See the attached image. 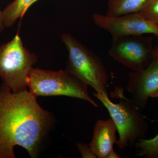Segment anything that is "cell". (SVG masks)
I'll return each mask as SVG.
<instances>
[{"label":"cell","instance_id":"cell-1","mask_svg":"<svg viewBox=\"0 0 158 158\" xmlns=\"http://www.w3.org/2000/svg\"><path fill=\"white\" fill-rule=\"evenodd\" d=\"M29 91L13 93L0 87V158H15L16 145L37 157L52 125V114L42 109Z\"/></svg>","mask_w":158,"mask_h":158},{"label":"cell","instance_id":"cell-2","mask_svg":"<svg viewBox=\"0 0 158 158\" xmlns=\"http://www.w3.org/2000/svg\"><path fill=\"white\" fill-rule=\"evenodd\" d=\"M61 39L69 53L66 69L101 95L107 94L109 76L101 59L69 34Z\"/></svg>","mask_w":158,"mask_h":158},{"label":"cell","instance_id":"cell-3","mask_svg":"<svg viewBox=\"0 0 158 158\" xmlns=\"http://www.w3.org/2000/svg\"><path fill=\"white\" fill-rule=\"evenodd\" d=\"M34 97L65 96L81 99L95 107L98 105L88 94V85L66 70L58 71L33 68L26 80Z\"/></svg>","mask_w":158,"mask_h":158},{"label":"cell","instance_id":"cell-4","mask_svg":"<svg viewBox=\"0 0 158 158\" xmlns=\"http://www.w3.org/2000/svg\"><path fill=\"white\" fill-rule=\"evenodd\" d=\"M118 90L116 98L120 99L114 103L110 100L108 95H102L94 92L93 95L107 109L111 118L116 125L119 138L116 144L121 150L128 146L132 147L138 139L144 138L147 135L148 123L141 112L129 99Z\"/></svg>","mask_w":158,"mask_h":158},{"label":"cell","instance_id":"cell-5","mask_svg":"<svg viewBox=\"0 0 158 158\" xmlns=\"http://www.w3.org/2000/svg\"><path fill=\"white\" fill-rule=\"evenodd\" d=\"M37 56L25 47L18 34L0 45V78L13 93L27 90L26 80Z\"/></svg>","mask_w":158,"mask_h":158},{"label":"cell","instance_id":"cell-6","mask_svg":"<svg viewBox=\"0 0 158 158\" xmlns=\"http://www.w3.org/2000/svg\"><path fill=\"white\" fill-rule=\"evenodd\" d=\"M108 55L116 62L132 71L147 67L152 59L153 38L143 35L112 37Z\"/></svg>","mask_w":158,"mask_h":158},{"label":"cell","instance_id":"cell-7","mask_svg":"<svg viewBox=\"0 0 158 158\" xmlns=\"http://www.w3.org/2000/svg\"><path fill=\"white\" fill-rule=\"evenodd\" d=\"M93 19L97 27L108 31L112 37L144 34L158 36V24L145 19L138 13L118 16L96 13L93 15Z\"/></svg>","mask_w":158,"mask_h":158},{"label":"cell","instance_id":"cell-8","mask_svg":"<svg viewBox=\"0 0 158 158\" xmlns=\"http://www.w3.org/2000/svg\"><path fill=\"white\" fill-rule=\"evenodd\" d=\"M127 90L130 100L141 112L146 109L151 94L158 90V46L154 48L151 62L146 68L128 74Z\"/></svg>","mask_w":158,"mask_h":158},{"label":"cell","instance_id":"cell-9","mask_svg":"<svg viewBox=\"0 0 158 158\" xmlns=\"http://www.w3.org/2000/svg\"><path fill=\"white\" fill-rule=\"evenodd\" d=\"M117 128L113 119H99L94 126L93 138L89 145L98 158H108L117 139Z\"/></svg>","mask_w":158,"mask_h":158},{"label":"cell","instance_id":"cell-10","mask_svg":"<svg viewBox=\"0 0 158 158\" xmlns=\"http://www.w3.org/2000/svg\"><path fill=\"white\" fill-rule=\"evenodd\" d=\"M147 0H109L105 15L118 16L138 13Z\"/></svg>","mask_w":158,"mask_h":158},{"label":"cell","instance_id":"cell-11","mask_svg":"<svg viewBox=\"0 0 158 158\" xmlns=\"http://www.w3.org/2000/svg\"><path fill=\"white\" fill-rule=\"evenodd\" d=\"M33 0H15L2 11L3 24L5 27H10L16 20L22 18L29 9Z\"/></svg>","mask_w":158,"mask_h":158},{"label":"cell","instance_id":"cell-12","mask_svg":"<svg viewBox=\"0 0 158 158\" xmlns=\"http://www.w3.org/2000/svg\"><path fill=\"white\" fill-rule=\"evenodd\" d=\"M158 123V120H156ZM136 156L146 158H158V134L150 139L141 138L135 144Z\"/></svg>","mask_w":158,"mask_h":158},{"label":"cell","instance_id":"cell-13","mask_svg":"<svg viewBox=\"0 0 158 158\" xmlns=\"http://www.w3.org/2000/svg\"><path fill=\"white\" fill-rule=\"evenodd\" d=\"M138 13L145 19L158 24V0H147Z\"/></svg>","mask_w":158,"mask_h":158},{"label":"cell","instance_id":"cell-14","mask_svg":"<svg viewBox=\"0 0 158 158\" xmlns=\"http://www.w3.org/2000/svg\"><path fill=\"white\" fill-rule=\"evenodd\" d=\"M78 150L81 154L83 158H97L96 155L93 152L89 145L88 144L78 143L77 144Z\"/></svg>","mask_w":158,"mask_h":158},{"label":"cell","instance_id":"cell-15","mask_svg":"<svg viewBox=\"0 0 158 158\" xmlns=\"http://www.w3.org/2000/svg\"><path fill=\"white\" fill-rule=\"evenodd\" d=\"M5 27V26L3 24L2 16V11L0 10V34H1L2 32Z\"/></svg>","mask_w":158,"mask_h":158},{"label":"cell","instance_id":"cell-16","mask_svg":"<svg viewBox=\"0 0 158 158\" xmlns=\"http://www.w3.org/2000/svg\"><path fill=\"white\" fill-rule=\"evenodd\" d=\"M121 158V157L120 156L118 155L117 154L116 152H115L114 151V150L113 151L111 152L110 153V154H109V156H108V158Z\"/></svg>","mask_w":158,"mask_h":158},{"label":"cell","instance_id":"cell-17","mask_svg":"<svg viewBox=\"0 0 158 158\" xmlns=\"http://www.w3.org/2000/svg\"><path fill=\"white\" fill-rule=\"evenodd\" d=\"M150 97L154 98H158V90L152 94L150 96Z\"/></svg>","mask_w":158,"mask_h":158},{"label":"cell","instance_id":"cell-18","mask_svg":"<svg viewBox=\"0 0 158 158\" xmlns=\"http://www.w3.org/2000/svg\"><path fill=\"white\" fill-rule=\"evenodd\" d=\"M38 1H39V0H33V1L31 2L30 3V5H29V8H30L32 5H33V4H34V3Z\"/></svg>","mask_w":158,"mask_h":158}]
</instances>
